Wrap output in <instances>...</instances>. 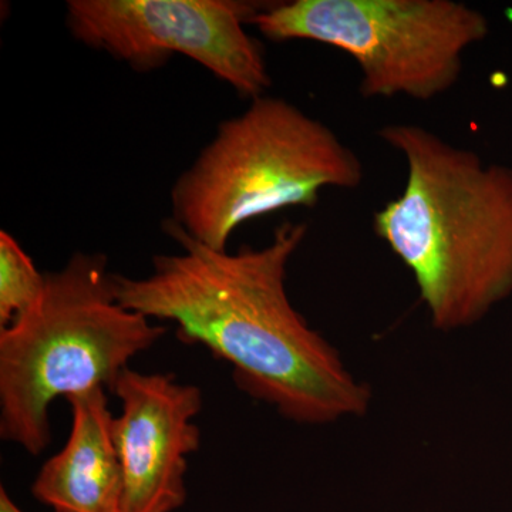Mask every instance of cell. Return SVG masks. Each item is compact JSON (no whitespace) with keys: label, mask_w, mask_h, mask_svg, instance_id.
I'll return each mask as SVG.
<instances>
[{"label":"cell","mask_w":512,"mask_h":512,"mask_svg":"<svg viewBox=\"0 0 512 512\" xmlns=\"http://www.w3.org/2000/svg\"><path fill=\"white\" fill-rule=\"evenodd\" d=\"M164 229L180 254L154 256L144 278L113 274L120 305L174 323L180 342L231 365L239 389L286 420L320 426L369 410L370 387L349 372L286 292V271L306 224L286 221L266 247L235 254L195 241L173 220Z\"/></svg>","instance_id":"6da1fadb"},{"label":"cell","mask_w":512,"mask_h":512,"mask_svg":"<svg viewBox=\"0 0 512 512\" xmlns=\"http://www.w3.org/2000/svg\"><path fill=\"white\" fill-rule=\"evenodd\" d=\"M379 136L407 180L373 217L377 237L412 272L434 328L476 325L512 295V168L416 124Z\"/></svg>","instance_id":"7a4b0ae2"},{"label":"cell","mask_w":512,"mask_h":512,"mask_svg":"<svg viewBox=\"0 0 512 512\" xmlns=\"http://www.w3.org/2000/svg\"><path fill=\"white\" fill-rule=\"evenodd\" d=\"M107 264L106 255L77 252L45 274L35 308L0 329V437L30 456L52 441L57 399L94 387L113 394L128 363L167 333L120 305Z\"/></svg>","instance_id":"3957f363"},{"label":"cell","mask_w":512,"mask_h":512,"mask_svg":"<svg viewBox=\"0 0 512 512\" xmlns=\"http://www.w3.org/2000/svg\"><path fill=\"white\" fill-rule=\"evenodd\" d=\"M365 168L338 134L281 97L225 120L171 191L173 220L217 251L245 222L313 207L325 188L356 190Z\"/></svg>","instance_id":"277c9868"},{"label":"cell","mask_w":512,"mask_h":512,"mask_svg":"<svg viewBox=\"0 0 512 512\" xmlns=\"http://www.w3.org/2000/svg\"><path fill=\"white\" fill-rule=\"evenodd\" d=\"M251 23L272 42L311 40L348 53L366 99H436L490 33L480 10L456 0H292L264 6Z\"/></svg>","instance_id":"5b68a950"},{"label":"cell","mask_w":512,"mask_h":512,"mask_svg":"<svg viewBox=\"0 0 512 512\" xmlns=\"http://www.w3.org/2000/svg\"><path fill=\"white\" fill-rule=\"evenodd\" d=\"M262 8L234 0H70L66 22L84 45L138 72L180 53L252 100L271 86L264 50L244 28Z\"/></svg>","instance_id":"8992f818"},{"label":"cell","mask_w":512,"mask_h":512,"mask_svg":"<svg viewBox=\"0 0 512 512\" xmlns=\"http://www.w3.org/2000/svg\"><path fill=\"white\" fill-rule=\"evenodd\" d=\"M121 413L114 419L123 467V512H175L187 501L188 457L201 446L195 417L200 387L167 373L124 370L114 387Z\"/></svg>","instance_id":"52a82bcc"},{"label":"cell","mask_w":512,"mask_h":512,"mask_svg":"<svg viewBox=\"0 0 512 512\" xmlns=\"http://www.w3.org/2000/svg\"><path fill=\"white\" fill-rule=\"evenodd\" d=\"M107 393L94 387L67 399L69 439L40 467L30 488L39 503L55 512H123V467Z\"/></svg>","instance_id":"ba28073f"},{"label":"cell","mask_w":512,"mask_h":512,"mask_svg":"<svg viewBox=\"0 0 512 512\" xmlns=\"http://www.w3.org/2000/svg\"><path fill=\"white\" fill-rule=\"evenodd\" d=\"M46 276L9 232H0V329L28 315L45 291Z\"/></svg>","instance_id":"9c48e42d"},{"label":"cell","mask_w":512,"mask_h":512,"mask_svg":"<svg viewBox=\"0 0 512 512\" xmlns=\"http://www.w3.org/2000/svg\"><path fill=\"white\" fill-rule=\"evenodd\" d=\"M0 512H25L10 498L8 490L3 485L0 487Z\"/></svg>","instance_id":"30bf717a"}]
</instances>
